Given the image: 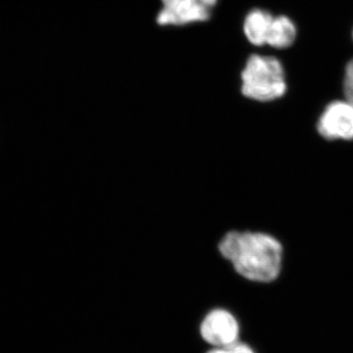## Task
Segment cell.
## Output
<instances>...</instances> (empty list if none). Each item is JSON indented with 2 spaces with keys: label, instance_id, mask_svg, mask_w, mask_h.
Masks as SVG:
<instances>
[{
  "label": "cell",
  "instance_id": "cell-1",
  "mask_svg": "<svg viewBox=\"0 0 353 353\" xmlns=\"http://www.w3.org/2000/svg\"><path fill=\"white\" fill-rule=\"evenodd\" d=\"M221 257L234 274L255 283H271L280 276L283 246L264 232L231 230L218 243Z\"/></svg>",
  "mask_w": 353,
  "mask_h": 353
},
{
  "label": "cell",
  "instance_id": "cell-2",
  "mask_svg": "<svg viewBox=\"0 0 353 353\" xmlns=\"http://www.w3.org/2000/svg\"><path fill=\"white\" fill-rule=\"evenodd\" d=\"M241 94L256 102L281 99L287 90L283 65L273 57L253 54L241 73Z\"/></svg>",
  "mask_w": 353,
  "mask_h": 353
},
{
  "label": "cell",
  "instance_id": "cell-3",
  "mask_svg": "<svg viewBox=\"0 0 353 353\" xmlns=\"http://www.w3.org/2000/svg\"><path fill=\"white\" fill-rule=\"evenodd\" d=\"M161 3L157 24L180 27L210 19L218 0H161Z\"/></svg>",
  "mask_w": 353,
  "mask_h": 353
},
{
  "label": "cell",
  "instance_id": "cell-4",
  "mask_svg": "<svg viewBox=\"0 0 353 353\" xmlns=\"http://www.w3.org/2000/svg\"><path fill=\"white\" fill-rule=\"evenodd\" d=\"M201 338L213 347H222L240 341V325L230 311L216 308L208 313L201 324Z\"/></svg>",
  "mask_w": 353,
  "mask_h": 353
},
{
  "label": "cell",
  "instance_id": "cell-5",
  "mask_svg": "<svg viewBox=\"0 0 353 353\" xmlns=\"http://www.w3.org/2000/svg\"><path fill=\"white\" fill-rule=\"evenodd\" d=\"M318 132L328 141H352L353 139V104L345 101L330 103L320 116Z\"/></svg>",
  "mask_w": 353,
  "mask_h": 353
},
{
  "label": "cell",
  "instance_id": "cell-6",
  "mask_svg": "<svg viewBox=\"0 0 353 353\" xmlns=\"http://www.w3.org/2000/svg\"><path fill=\"white\" fill-rule=\"evenodd\" d=\"M273 18L270 13L262 9L250 11L243 21V32L248 41L256 46L266 44Z\"/></svg>",
  "mask_w": 353,
  "mask_h": 353
},
{
  "label": "cell",
  "instance_id": "cell-7",
  "mask_svg": "<svg viewBox=\"0 0 353 353\" xmlns=\"http://www.w3.org/2000/svg\"><path fill=\"white\" fill-rule=\"evenodd\" d=\"M296 38V26L285 16L274 17L267 37L266 44L275 48H287Z\"/></svg>",
  "mask_w": 353,
  "mask_h": 353
},
{
  "label": "cell",
  "instance_id": "cell-8",
  "mask_svg": "<svg viewBox=\"0 0 353 353\" xmlns=\"http://www.w3.org/2000/svg\"><path fill=\"white\" fill-rule=\"evenodd\" d=\"M208 353H256L250 345L239 341L232 345L222 347H213Z\"/></svg>",
  "mask_w": 353,
  "mask_h": 353
},
{
  "label": "cell",
  "instance_id": "cell-9",
  "mask_svg": "<svg viewBox=\"0 0 353 353\" xmlns=\"http://www.w3.org/2000/svg\"><path fill=\"white\" fill-rule=\"evenodd\" d=\"M345 99L353 104V59L345 69V82H343Z\"/></svg>",
  "mask_w": 353,
  "mask_h": 353
}]
</instances>
